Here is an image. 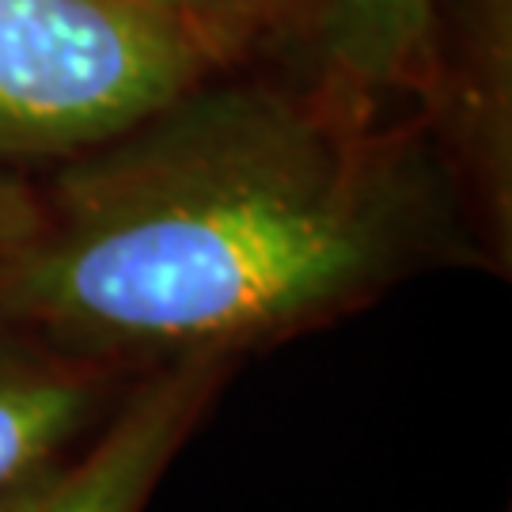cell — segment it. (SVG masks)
Returning <instances> with one entry per match:
<instances>
[{"mask_svg": "<svg viewBox=\"0 0 512 512\" xmlns=\"http://www.w3.org/2000/svg\"><path fill=\"white\" fill-rule=\"evenodd\" d=\"M425 232L395 148L277 88L194 84L57 164L0 319L114 372L232 361L372 300Z\"/></svg>", "mask_w": 512, "mask_h": 512, "instance_id": "6da1fadb", "label": "cell"}, {"mask_svg": "<svg viewBox=\"0 0 512 512\" xmlns=\"http://www.w3.org/2000/svg\"><path fill=\"white\" fill-rule=\"evenodd\" d=\"M209 61L126 0H0V164H61L202 84Z\"/></svg>", "mask_w": 512, "mask_h": 512, "instance_id": "7a4b0ae2", "label": "cell"}, {"mask_svg": "<svg viewBox=\"0 0 512 512\" xmlns=\"http://www.w3.org/2000/svg\"><path fill=\"white\" fill-rule=\"evenodd\" d=\"M232 361L190 357L137 372L76 448L0 494V512H145Z\"/></svg>", "mask_w": 512, "mask_h": 512, "instance_id": "3957f363", "label": "cell"}, {"mask_svg": "<svg viewBox=\"0 0 512 512\" xmlns=\"http://www.w3.org/2000/svg\"><path fill=\"white\" fill-rule=\"evenodd\" d=\"M118 376L0 319V494L88 437L114 406Z\"/></svg>", "mask_w": 512, "mask_h": 512, "instance_id": "277c9868", "label": "cell"}, {"mask_svg": "<svg viewBox=\"0 0 512 512\" xmlns=\"http://www.w3.org/2000/svg\"><path fill=\"white\" fill-rule=\"evenodd\" d=\"M334 65L365 88L421 73L433 38V0H319Z\"/></svg>", "mask_w": 512, "mask_h": 512, "instance_id": "5b68a950", "label": "cell"}, {"mask_svg": "<svg viewBox=\"0 0 512 512\" xmlns=\"http://www.w3.org/2000/svg\"><path fill=\"white\" fill-rule=\"evenodd\" d=\"M198 46L209 65L224 61L243 38L255 31L266 0H126Z\"/></svg>", "mask_w": 512, "mask_h": 512, "instance_id": "8992f818", "label": "cell"}, {"mask_svg": "<svg viewBox=\"0 0 512 512\" xmlns=\"http://www.w3.org/2000/svg\"><path fill=\"white\" fill-rule=\"evenodd\" d=\"M42 224V186L19 167L0 164V270L31 243Z\"/></svg>", "mask_w": 512, "mask_h": 512, "instance_id": "52a82bcc", "label": "cell"}]
</instances>
